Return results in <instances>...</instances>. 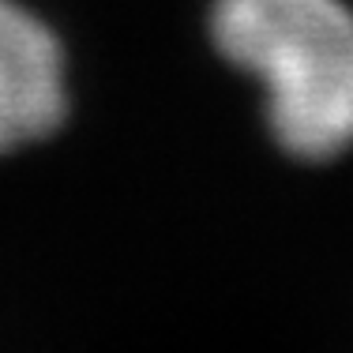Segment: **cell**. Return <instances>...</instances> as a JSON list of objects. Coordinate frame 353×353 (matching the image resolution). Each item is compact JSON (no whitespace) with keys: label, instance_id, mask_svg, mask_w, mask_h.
I'll return each instance as SVG.
<instances>
[{"label":"cell","instance_id":"1","mask_svg":"<svg viewBox=\"0 0 353 353\" xmlns=\"http://www.w3.org/2000/svg\"><path fill=\"white\" fill-rule=\"evenodd\" d=\"M211 41L263 90L274 143L301 162L353 150L350 0H214Z\"/></svg>","mask_w":353,"mask_h":353},{"label":"cell","instance_id":"2","mask_svg":"<svg viewBox=\"0 0 353 353\" xmlns=\"http://www.w3.org/2000/svg\"><path fill=\"white\" fill-rule=\"evenodd\" d=\"M68 109L64 53L46 23L0 0V150L57 128Z\"/></svg>","mask_w":353,"mask_h":353}]
</instances>
